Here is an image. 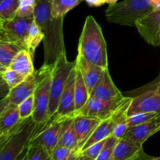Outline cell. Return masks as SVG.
Returning a JSON list of instances; mask_svg holds the SVG:
<instances>
[{
    "label": "cell",
    "instance_id": "obj_44",
    "mask_svg": "<svg viewBox=\"0 0 160 160\" xmlns=\"http://www.w3.org/2000/svg\"><path fill=\"white\" fill-rule=\"evenodd\" d=\"M156 123H157V125L159 126V129L160 128V113L158 114L157 117H156Z\"/></svg>",
    "mask_w": 160,
    "mask_h": 160
},
{
    "label": "cell",
    "instance_id": "obj_34",
    "mask_svg": "<svg viewBox=\"0 0 160 160\" xmlns=\"http://www.w3.org/2000/svg\"><path fill=\"white\" fill-rule=\"evenodd\" d=\"M106 139H105V140L101 141V142L95 143L94 145H91L88 148H87L86 149H84V151L81 152V153L95 160V159L98 157V155L100 154L102 150L103 147H104L105 145V143H106Z\"/></svg>",
    "mask_w": 160,
    "mask_h": 160
},
{
    "label": "cell",
    "instance_id": "obj_42",
    "mask_svg": "<svg viewBox=\"0 0 160 160\" xmlns=\"http://www.w3.org/2000/svg\"><path fill=\"white\" fill-rule=\"evenodd\" d=\"M153 90H154L155 92H157V93L160 94V83H159V82L157 83V84H156V85L155 86L154 89H153Z\"/></svg>",
    "mask_w": 160,
    "mask_h": 160
},
{
    "label": "cell",
    "instance_id": "obj_36",
    "mask_svg": "<svg viewBox=\"0 0 160 160\" xmlns=\"http://www.w3.org/2000/svg\"><path fill=\"white\" fill-rule=\"evenodd\" d=\"M10 88L6 84L5 80L3 79L2 74H0V98H4V97L7 96L9 94Z\"/></svg>",
    "mask_w": 160,
    "mask_h": 160
},
{
    "label": "cell",
    "instance_id": "obj_45",
    "mask_svg": "<svg viewBox=\"0 0 160 160\" xmlns=\"http://www.w3.org/2000/svg\"><path fill=\"white\" fill-rule=\"evenodd\" d=\"M5 20H3L1 17H0V29L3 28V25H4Z\"/></svg>",
    "mask_w": 160,
    "mask_h": 160
},
{
    "label": "cell",
    "instance_id": "obj_17",
    "mask_svg": "<svg viewBox=\"0 0 160 160\" xmlns=\"http://www.w3.org/2000/svg\"><path fill=\"white\" fill-rule=\"evenodd\" d=\"M76 62L90 95L105 69L89 62L80 55L77 56Z\"/></svg>",
    "mask_w": 160,
    "mask_h": 160
},
{
    "label": "cell",
    "instance_id": "obj_10",
    "mask_svg": "<svg viewBox=\"0 0 160 160\" xmlns=\"http://www.w3.org/2000/svg\"><path fill=\"white\" fill-rule=\"evenodd\" d=\"M139 34L152 46H160V10H154L135 23Z\"/></svg>",
    "mask_w": 160,
    "mask_h": 160
},
{
    "label": "cell",
    "instance_id": "obj_48",
    "mask_svg": "<svg viewBox=\"0 0 160 160\" xmlns=\"http://www.w3.org/2000/svg\"><path fill=\"white\" fill-rule=\"evenodd\" d=\"M159 131H160V128H159Z\"/></svg>",
    "mask_w": 160,
    "mask_h": 160
},
{
    "label": "cell",
    "instance_id": "obj_21",
    "mask_svg": "<svg viewBox=\"0 0 160 160\" xmlns=\"http://www.w3.org/2000/svg\"><path fill=\"white\" fill-rule=\"evenodd\" d=\"M20 121L18 106L9 103L0 116V135L10 132Z\"/></svg>",
    "mask_w": 160,
    "mask_h": 160
},
{
    "label": "cell",
    "instance_id": "obj_38",
    "mask_svg": "<svg viewBox=\"0 0 160 160\" xmlns=\"http://www.w3.org/2000/svg\"><path fill=\"white\" fill-rule=\"evenodd\" d=\"M137 160H160V156L159 157H154V156H148L143 150Z\"/></svg>",
    "mask_w": 160,
    "mask_h": 160
},
{
    "label": "cell",
    "instance_id": "obj_6",
    "mask_svg": "<svg viewBox=\"0 0 160 160\" xmlns=\"http://www.w3.org/2000/svg\"><path fill=\"white\" fill-rule=\"evenodd\" d=\"M76 60L73 62L68 61L67 53H62L57 59L52 70L51 91H50V102L48 107V116L50 119L54 117L59 98L65 88L66 83L72 70L76 67Z\"/></svg>",
    "mask_w": 160,
    "mask_h": 160
},
{
    "label": "cell",
    "instance_id": "obj_25",
    "mask_svg": "<svg viewBox=\"0 0 160 160\" xmlns=\"http://www.w3.org/2000/svg\"><path fill=\"white\" fill-rule=\"evenodd\" d=\"M43 34H42V31H41L39 27L38 26V24L35 23V21L34 20L31 28H30L29 34H28V39H27L26 42L27 49L31 52L32 56H34V53L36 48L43 41Z\"/></svg>",
    "mask_w": 160,
    "mask_h": 160
},
{
    "label": "cell",
    "instance_id": "obj_13",
    "mask_svg": "<svg viewBox=\"0 0 160 160\" xmlns=\"http://www.w3.org/2000/svg\"><path fill=\"white\" fill-rule=\"evenodd\" d=\"M34 21V17H20L16 16L14 18L5 20L3 28L19 43L26 48V42L29 34L30 28Z\"/></svg>",
    "mask_w": 160,
    "mask_h": 160
},
{
    "label": "cell",
    "instance_id": "obj_46",
    "mask_svg": "<svg viewBox=\"0 0 160 160\" xmlns=\"http://www.w3.org/2000/svg\"><path fill=\"white\" fill-rule=\"evenodd\" d=\"M159 83H160V75H159Z\"/></svg>",
    "mask_w": 160,
    "mask_h": 160
},
{
    "label": "cell",
    "instance_id": "obj_32",
    "mask_svg": "<svg viewBox=\"0 0 160 160\" xmlns=\"http://www.w3.org/2000/svg\"><path fill=\"white\" fill-rule=\"evenodd\" d=\"M158 114L159 113H156V112H139V113H135L134 115L128 116V127L136 126V125L142 124L145 122L149 121L150 120L157 117Z\"/></svg>",
    "mask_w": 160,
    "mask_h": 160
},
{
    "label": "cell",
    "instance_id": "obj_27",
    "mask_svg": "<svg viewBox=\"0 0 160 160\" xmlns=\"http://www.w3.org/2000/svg\"><path fill=\"white\" fill-rule=\"evenodd\" d=\"M26 160H52L51 153L41 145L29 144Z\"/></svg>",
    "mask_w": 160,
    "mask_h": 160
},
{
    "label": "cell",
    "instance_id": "obj_9",
    "mask_svg": "<svg viewBox=\"0 0 160 160\" xmlns=\"http://www.w3.org/2000/svg\"><path fill=\"white\" fill-rule=\"evenodd\" d=\"M77 67V65H76ZM76 67L72 70L69 75L60 98L57 110L53 118H70L74 117L76 114L75 109V80H76ZM50 119V120H52Z\"/></svg>",
    "mask_w": 160,
    "mask_h": 160
},
{
    "label": "cell",
    "instance_id": "obj_11",
    "mask_svg": "<svg viewBox=\"0 0 160 160\" xmlns=\"http://www.w3.org/2000/svg\"><path fill=\"white\" fill-rule=\"evenodd\" d=\"M139 112L160 113V94L151 90L133 98L128 109V116Z\"/></svg>",
    "mask_w": 160,
    "mask_h": 160
},
{
    "label": "cell",
    "instance_id": "obj_14",
    "mask_svg": "<svg viewBox=\"0 0 160 160\" xmlns=\"http://www.w3.org/2000/svg\"><path fill=\"white\" fill-rule=\"evenodd\" d=\"M100 121L101 120L99 119L94 118V117H86L80 114L75 116L73 120V126L78 141V148H77L78 152L80 153L83 145L87 142Z\"/></svg>",
    "mask_w": 160,
    "mask_h": 160
},
{
    "label": "cell",
    "instance_id": "obj_41",
    "mask_svg": "<svg viewBox=\"0 0 160 160\" xmlns=\"http://www.w3.org/2000/svg\"><path fill=\"white\" fill-rule=\"evenodd\" d=\"M76 160H95V159H92V158L88 157V156H85V155L80 153V155L78 156V157L77 158Z\"/></svg>",
    "mask_w": 160,
    "mask_h": 160
},
{
    "label": "cell",
    "instance_id": "obj_1",
    "mask_svg": "<svg viewBox=\"0 0 160 160\" xmlns=\"http://www.w3.org/2000/svg\"><path fill=\"white\" fill-rule=\"evenodd\" d=\"M34 20L44 36L43 65L53 66L61 54L67 53L62 31L63 17H52V0H35Z\"/></svg>",
    "mask_w": 160,
    "mask_h": 160
},
{
    "label": "cell",
    "instance_id": "obj_22",
    "mask_svg": "<svg viewBox=\"0 0 160 160\" xmlns=\"http://www.w3.org/2000/svg\"><path fill=\"white\" fill-rule=\"evenodd\" d=\"M74 117L67 118L64 120L60 138H59L57 145L77 151L78 141L73 126V120Z\"/></svg>",
    "mask_w": 160,
    "mask_h": 160
},
{
    "label": "cell",
    "instance_id": "obj_39",
    "mask_svg": "<svg viewBox=\"0 0 160 160\" xmlns=\"http://www.w3.org/2000/svg\"><path fill=\"white\" fill-rule=\"evenodd\" d=\"M153 10H160V0H150Z\"/></svg>",
    "mask_w": 160,
    "mask_h": 160
},
{
    "label": "cell",
    "instance_id": "obj_15",
    "mask_svg": "<svg viewBox=\"0 0 160 160\" xmlns=\"http://www.w3.org/2000/svg\"><path fill=\"white\" fill-rule=\"evenodd\" d=\"M38 73L37 71H34L29 76L26 77L25 79L18 85L11 88L7 95L9 103L18 106L23 100L34 95L38 84Z\"/></svg>",
    "mask_w": 160,
    "mask_h": 160
},
{
    "label": "cell",
    "instance_id": "obj_4",
    "mask_svg": "<svg viewBox=\"0 0 160 160\" xmlns=\"http://www.w3.org/2000/svg\"><path fill=\"white\" fill-rule=\"evenodd\" d=\"M152 11L154 10L150 0H123L108 6L106 18L109 23L135 26L139 19Z\"/></svg>",
    "mask_w": 160,
    "mask_h": 160
},
{
    "label": "cell",
    "instance_id": "obj_40",
    "mask_svg": "<svg viewBox=\"0 0 160 160\" xmlns=\"http://www.w3.org/2000/svg\"><path fill=\"white\" fill-rule=\"evenodd\" d=\"M28 148H25L23 152H22L21 154L19 156V157L17 158V160H26L27 159V153H28Z\"/></svg>",
    "mask_w": 160,
    "mask_h": 160
},
{
    "label": "cell",
    "instance_id": "obj_8",
    "mask_svg": "<svg viewBox=\"0 0 160 160\" xmlns=\"http://www.w3.org/2000/svg\"><path fill=\"white\" fill-rule=\"evenodd\" d=\"M124 98V96H122L112 100H102L90 97L78 114L103 120L112 116Z\"/></svg>",
    "mask_w": 160,
    "mask_h": 160
},
{
    "label": "cell",
    "instance_id": "obj_23",
    "mask_svg": "<svg viewBox=\"0 0 160 160\" xmlns=\"http://www.w3.org/2000/svg\"><path fill=\"white\" fill-rule=\"evenodd\" d=\"M75 109L76 114L78 115L80 109L85 105L88 100L90 98V95L88 91L87 86L84 81L82 74L78 68L76 67V80H75Z\"/></svg>",
    "mask_w": 160,
    "mask_h": 160
},
{
    "label": "cell",
    "instance_id": "obj_37",
    "mask_svg": "<svg viewBox=\"0 0 160 160\" xmlns=\"http://www.w3.org/2000/svg\"><path fill=\"white\" fill-rule=\"evenodd\" d=\"M9 104V101L7 96L4 97V98H2L0 99V116H1V114L2 113V112L5 110V109L7 107V106Z\"/></svg>",
    "mask_w": 160,
    "mask_h": 160
},
{
    "label": "cell",
    "instance_id": "obj_43",
    "mask_svg": "<svg viewBox=\"0 0 160 160\" xmlns=\"http://www.w3.org/2000/svg\"><path fill=\"white\" fill-rule=\"evenodd\" d=\"M6 68H7V67H6L5 66H3L2 64L0 63V74H2V73L6 70Z\"/></svg>",
    "mask_w": 160,
    "mask_h": 160
},
{
    "label": "cell",
    "instance_id": "obj_2",
    "mask_svg": "<svg viewBox=\"0 0 160 160\" xmlns=\"http://www.w3.org/2000/svg\"><path fill=\"white\" fill-rule=\"evenodd\" d=\"M78 55L102 68H108L107 45L101 27L92 16L84 21L78 43Z\"/></svg>",
    "mask_w": 160,
    "mask_h": 160
},
{
    "label": "cell",
    "instance_id": "obj_31",
    "mask_svg": "<svg viewBox=\"0 0 160 160\" xmlns=\"http://www.w3.org/2000/svg\"><path fill=\"white\" fill-rule=\"evenodd\" d=\"M118 141V139L112 135L107 138L102 150L95 160H112L114 147Z\"/></svg>",
    "mask_w": 160,
    "mask_h": 160
},
{
    "label": "cell",
    "instance_id": "obj_35",
    "mask_svg": "<svg viewBox=\"0 0 160 160\" xmlns=\"http://www.w3.org/2000/svg\"><path fill=\"white\" fill-rule=\"evenodd\" d=\"M87 2L88 4L90 6H95V7H98V6H101L104 4H109L112 5L114 3L117 2L118 0H85Z\"/></svg>",
    "mask_w": 160,
    "mask_h": 160
},
{
    "label": "cell",
    "instance_id": "obj_7",
    "mask_svg": "<svg viewBox=\"0 0 160 160\" xmlns=\"http://www.w3.org/2000/svg\"><path fill=\"white\" fill-rule=\"evenodd\" d=\"M66 119L53 118L50 120L46 125L36 133L30 144L42 145L52 154L54 148L58 145L64 120Z\"/></svg>",
    "mask_w": 160,
    "mask_h": 160
},
{
    "label": "cell",
    "instance_id": "obj_47",
    "mask_svg": "<svg viewBox=\"0 0 160 160\" xmlns=\"http://www.w3.org/2000/svg\"><path fill=\"white\" fill-rule=\"evenodd\" d=\"M2 0H0V3H1V2H2Z\"/></svg>",
    "mask_w": 160,
    "mask_h": 160
},
{
    "label": "cell",
    "instance_id": "obj_28",
    "mask_svg": "<svg viewBox=\"0 0 160 160\" xmlns=\"http://www.w3.org/2000/svg\"><path fill=\"white\" fill-rule=\"evenodd\" d=\"M80 155L76 150L57 145L52 152V160H76Z\"/></svg>",
    "mask_w": 160,
    "mask_h": 160
},
{
    "label": "cell",
    "instance_id": "obj_24",
    "mask_svg": "<svg viewBox=\"0 0 160 160\" xmlns=\"http://www.w3.org/2000/svg\"><path fill=\"white\" fill-rule=\"evenodd\" d=\"M83 0H52V15L56 18L63 17L69 11L80 4Z\"/></svg>",
    "mask_w": 160,
    "mask_h": 160
},
{
    "label": "cell",
    "instance_id": "obj_29",
    "mask_svg": "<svg viewBox=\"0 0 160 160\" xmlns=\"http://www.w3.org/2000/svg\"><path fill=\"white\" fill-rule=\"evenodd\" d=\"M20 120H25L32 116L34 110V95L28 97L18 105Z\"/></svg>",
    "mask_w": 160,
    "mask_h": 160
},
{
    "label": "cell",
    "instance_id": "obj_30",
    "mask_svg": "<svg viewBox=\"0 0 160 160\" xmlns=\"http://www.w3.org/2000/svg\"><path fill=\"white\" fill-rule=\"evenodd\" d=\"M2 76L10 89L18 85L26 78V77L23 76L22 74L17 73V71L9 68V67H7L6 70L2 73Z\"/></svg>",
    "mask_w": 160,
    "mask_h": 160
},
{
    "label": "cell",
    "instance_id": "obj_20",
    "mask_svg": "<svg viewBox=\"0 0 160 160\" xmlns=\"http://www.w3.org/2000/svg\"><path fill=\"white\" fill-rule=\"evenodd\" d=\"M9 68L24 77L29 76L34 72L32 55L26 48L20 50L13 58Z\"/></svg>",
    "mask_w": 160,
    "mask_h": 160
},
{
    "label": "cell",
    "instance_id": "obj_5",
    "mask_svg": "<svg viewBox=\"0 0 160 160\" xmlns=\"http://www.w3.org/2000/svg\"><path fill=\"white\" fill-rule=\"evenodd\" d=\"M52 67L53 66L42 65V67L37 70L38 80L34 92V110L31 117L42 128L49 121L48 107Z\"/></svg>",
    "mask_w": 160,
    "mask_h": 160
},
{
    "label": "cell",
    "instance_id": "obj_12",
    "mask_svg": "<svg viewBox=\"0 0 160 160\" xmlns=\"http://www.w3.org/2000/svg\"><path fill=\"white\" fill-rule=\"evenodd\" d=\"M123 96L112 81L108 68L103 70L98 82L91 92V98L102 100H112Z\"/></svg>",
    "mask_w": 160,
    "mask_h": 160
},
{
    "label": "cell",
    "instance_id": "obj_33",
    "mask_svg": "<svg viewBox=\"0 0 160 160\" xmlns=\"http://www.w3.org/2000/svg\"><path fill=\"white\" fill-rule=\"evenodd\" d=\"M35 0H20L17 16L20 17H34Z\"/></svg>",
    "mask_w": 160,
    "mask_h": 160
},
{
    "label": "cell",
    "instance_id": "obj_18",
    "mask_svg": "<svg viewBox=\"0 0 160 160\" xmlns=\"http://www.w3.org/2000/svg\"><path fill=\"white\" fill-rule=\"evenodd\" d=\"M158 131H159V126L156 123V117H155L149 121L145 122L142 124L129 127L124 138L143 145L147 139L149 138Z\"/></svg>",
    "mask_w": 160,
    "mask_h": 160
},
{
    "label": "cell",
    "instance_id": "obj_26",
    "mask_svg": "<svg viewBox=\"0 0 160 160\" xmlns=\"http://www.w3.org/2000/svg\"><path fill=\"white\" fill-rule=\"evenodd\" d=\"M20 0H2L0 3V17L5 20H9L17 16Z\"/></svg>",
    "mask_w": 160,
    "mask_h": 160
},
{
    "label": "cell",
    "instance_id": "obj_19",
    "mask_svg": "<svg viewBox=\"0 0 160 160\" xmlns=\"http://www.w3.org/2000/svg\"><path fill=\"white\" fill-rule=\"evenodd\" d=\"M114 127H115V123H114L113 120L111 117L103 120H101L100 123L95 128V130L93 131L92 134H91L89 138L87 140V142L83 145L80 153L87 148H88L91 145H94V144L97 143L98 142H101L102 140H105L107 138H109V136L112 135Z\"/></svg>",
    "mask_w": 160,
    "mask_h": 160
},
{
    "label": "cell",
    "instance_id": "obj_16",
    "mask_svg": "<svg viewBox=\"0 0 160 160\" xmlns=\"http://www.w3.org/2000/svg\"><path fill=\"white\" fill-rule=\"evenodd\" d=\"M143 151V145L123 137L116 144L112 160H137Z\"/></svg>",
    "mask_w": 160,
    "mask_h": 160
},
{
    "label": "cell",
    "instance_id": "obj_3",
    "mask_svg": "<svg viewBox=\"0 0 160 160\" xmlns=\"http://www.w3.org/2000/svg\"><path fill=\"white\" fill-rule=\"evenodd\" d=\"M41 129L31 117L20 120L10 132L0 135V160H17Z\"/></svg>",
    "mask_w": 160,
    "mask_h": 160
}]
</instances>
